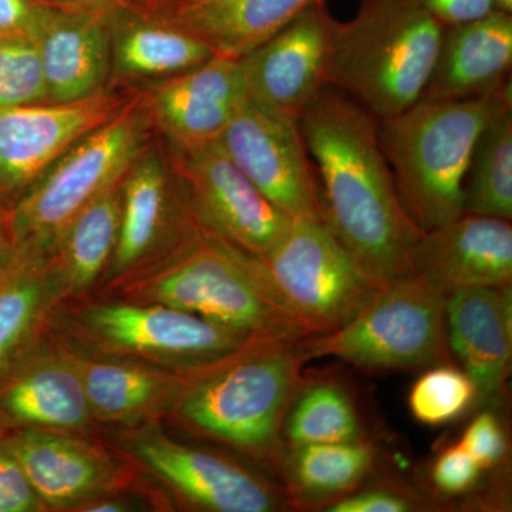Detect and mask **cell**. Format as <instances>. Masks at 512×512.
<instances>
[{"label": "cell", "instance_id": "obj_1", "mask_svg": "<svg viewBox=\"0 0 512 512\" xmlns=\"http://www.w3.org/2000/svg\"><path fill=\"white\" fill-rule=\"evenodd\" d=\"M377 127L376 116L330 86L299 120L323 222L369 274L392 282L410 275L423 231L404 208Z\"/></svg>", "mask_w": 512, "mask_h": 512}, {"label": "cell", "instance_id": "obj_2", "mask_svg": "<svg viewBox=\"0 0 512 512\" xmlns=\"http://www.w3.org/2000/svg\"><path fill=\"white\" fill-rule=\"evenodd\" d=\"M302 340L258 339L192 372L168 416L195 436L279 464L286 416L309 362Z\"/></svg>", "mask_w": 512, "mask_h": 512}, {"label": "cell", "instance_id": "obj_3", "mask_svg": "<svg viewBox=\"0 0 512 512\" xmlns=\"http://www.w3.org/2000/svg\"><path fill=\"white\" fill-rule=\"evenodd\" d=\"M103 296L161 303L259 338L313 336L275 301L258 256L201 225L170 254Z\"/></svg>", "mask_w": 512, "mask_h": 512}, {"label": "cell", "instance_id": "obj_4", "mask_svg": "<svg viewBox=\"0 0 512 512\" xmlns=\"http://www.w3.org/2000/svg\"><path fill=\"white\" fill-rule=\"evenodd\" d=\"M512 107L511 89L467 100H419L379 120L377 136L404 208L423 232L464 214V184L485 126Z\"/></svg>", "mask_w": 512, "mask_h": 512}, {"label": "cell", "instance_id": "obj_5", "mask_svg": "<svg viewBox=\"0 0 512 512\" xmlns=\"http://www.w3.org/2000/svg\"><path fill=\"white\" fill-rule=\"evenodd\" d=\"M50 333L82 355L141 360L187 373L262 339L161 303L117 296L63 303Z\"/></svg>", "mask_w": 512, "mask_h": 512}, {"label": "cell", "instance_id": "obj_6", "mask_svg": "<svg viewBox=\"0 0 512 512\" xmlns=\"http://www.w3.org/2000/svg\"><path fill=\"white\" fill-rule=\"evenodd\" d=\"M443 32L421 0H362L355 18L339 22L329 86L379 120L409 109L429 82Z\"/></svg>", "mask_w": 512, "mask_h": 512}, {"label": "cell", "instance_id": "obj_7", "mask_svg": "<svg viewBox=\"0 0 512 512\" xmlns=\"http://www.w3.org/2000/svg\"><path fill=\"white\" fill-rule=\"evenodd\" d=\"M151 124L143 96L64 151L10 207L18 247H52L62 229L90 202L120 183L150 146Z\"/></svg>", "mask_w": 512, "mask_h": 512}, {"label": "cell", "instance_id": "obj_8", "mask_svg": "<svg viewBox=\"0 0 512 512\" xmlns=\"http://www.w3.org/2000/svg\"><path fill=\"white\" fill-rule=\"evenodd\" d=\"M269 292L311 335H325L355 318L389 282L357 262L325 222L298 218L258 256Z\"/></svg>", "mask_w": 512, "mask_h": 512}, {"label": "cell", "instance_id": "obj_9", "mask_svg": "<svg viewBox=\"0 0 512 512\" xmlns=\"http://www.w3.org/2000/svg\"><path fill=\"white\" fill-rule=\"evenodd\" d=\"M446 296L424 279L389 282L342 328L302 340L309 360L333 356L362 369H429L448 359Z\"/></svg>", "mask_w": 512, "mask_h": 512}, {"label": "cell", "instance_id": "obj_10", "mask_svg": "<svg viewBox=\"0 0 512 512\" xmlns=\"http://www.w3.org/2000/svg\"><path fill=\"white\" fill-rule=\"evenodd\" d=\"M113 446L181 503L212 512L281 510L284 495L241 464L168 437L157 421L123 427Z\"/></svg>", "mask_w": 512, "mask_h": 512}, {"label": "cell", "instance_id": "obj_11", "mask_svg": "<svg viewBox=\"0 0 512 512\" xmlns=\"http://www.w3.org/2000/svg\"><path fill=\"white\" fill-rule=\"evenodd\" d=\"M170 153L148 146L121 181L119 239L97 289L107 295L183 244L198 227Z\"/></svg>", "mask_w": 512, "mask_h": 512}, {"label": "cell", "instance_id": "obj_12", "mask_svg": "<svg viewBox=\"0 0 512 512\" xmlns=\"http://www.w3.org/2000/svg\"><path fill=\"white\" fill-rule=\"evenodd\" d=\"M214 143L289 218L323 221L318 175L298 123L248 100Z\"/></svg>", "mask_w": 512, "mask_h": 512}, {"label": "cell", "instance_id": "obj_13", "mask_svg": "<svg viewBox=\"0 0 512 512\" xmlns=\"http://www.w3.org/2000/svg\"><path fill=\"white\" fill-rule=\"evenodd\" d=\"M136 96L107 89L69 103L0 109V205L12 207L64 151L119 116Z\"/></svg>", "mask_w": 512, "mask_h": 512}, {"label": "cell", "instance_id": "obj_14", "mask_svg": "<svg viewBox=\"0 0 512 512\" xmlns=\"http://www.w3.org/2000/svg\"><path fill=\"white\" fill-rule=\"evenodd\" d=\"M338 28L325 2L315 3L239 59L249 100L299 124L306 109L329 87Z\"/></svg>", "mask_w": 512, "mask_h": 512}, {"label": "cell", "instance_id": "obj_15", "mask_svg": "<svg viewBox=\"0 0 512 512\" xmlns=\"http://www.w3.org/2000/svg\"><path fill=\"white\" fill-rule=\"evenodd\" d=\"M202 228L254 256L265 255L292 218L276 208L215 143L171 150Z\"/></svg>", "mask_w": 512, "mask_h": 512}, {"label": "cell", "instance_id": "obj_16", "mask_svg": "<svg viewBox=\"0 0 512 512\" xmlns=\"http://www.w3.org/2000/svg\"><path fill=\"white\" fill-rule=\"evenodd\" d=\"M248 100L241 62L222 56L161 80L143 96L151 124L171 150L214 143Z\"/></svg>", "mask_w": 512, "mask_h": 512}, {"label": "cell", "instance_id": "obj_17", "mask_svg": "<svg viewBox=\"0 0 512 512\" xmlns=\"http://www.w3.org/2000/svg\"><path fill=\"white\" fill-rule=\"evenodd\" d=\"M97 426L73 353L49 336L0 383V431L89 436Z\"/></svg>", "mask_w": 512, "mask_h": 512}, {"label": "cell", "instance_id": "obj_18", "mask_svg": "<svg viewBox=\"0 0 512 512\" xmlns=\"http://www.w3.org/2000/svg\"><path fill=\"white\" fill-rule=\"evenodd\" d=\"M6 440L46 511L74 512L90 498L130 487L127 468L86 436L16 430Z\"/></svg>", "mask_w": 512, "mask_h": 512}, {"label": "cell", "instance_id": "obj_19", "mask_svg": "<svg viewBox=\"0 0 512 512\" xmlns=\"http://www.w3.org/2000/svg\"><path fill=\"white\" fill-rule=\"evenodd\" d=\"M410 275L420 276L446 298L468 288H504L512 281L511 221L463 214L423 232Z\"/></svg>", "mask_w": 512, "mask_h": 512}, {"label": "cell", "instance_id": "obj_20", "mask_svg": "<svg viewBox=\"0 0 512 512\" xmlns=\"http://www.w3.org/2000/svg\"><path fill=\"white\" fill-rule=\"evenodd\" d=\"M114 15L47 6L35 45L49 103L87 99L109 89Z\"/></svg>", "mask_w": 512, "mask_h": 512}, {"label": "cell", "instance_id": "obj_21", "mask_svg": "<svg viewBox=\"0 0 512 512\" xmlns=\"http://www.w3.org/2000/svg\"><path fill=\"white\" fill-rule=\"evenodd\" d=\"M66 302L50 249L23 245L0 268V383L50 335Z\"/></svg>", "mask_w": 512, "mask_h": 512}, {"label": "cell", "instance_id": "obj_22", "mask_svg": "<svg viewBox=\"0 0 512 512\" xmlns=\"http://www.w3.org/2000/svg\"><path fill=\"white\" fill-rule=\"evenodd\" d=\"M512 15L446 26L420 100H467L511 89Z\"/></svg>", "mask_w": 512, "mask_h": 512}, {"label": "cell", "instance_id": "obj_23", "mask_svg": "<svg viewBox=\"0 0 512 512\" xmlns=\"http://www.w3.org/2000/svg\"><path fill=\"white\" fill-rule=\"evenodd\" d=\"M70 352L97 426L123 429L168 416L192 375L141 360Z\"/></svg>", "mask_w": 512, "mask_h": 512}, {"label": "cell", "instance_id": "obj_24", "mask_svg": "<svg viewBox=\"0 0 512 512\" xmlns=\"http://www.w3.org/2000/svg\"><path fill=\"white\" fill-rule=\"evenodd\" d=\"M448 345L476 386L478 402L503 392L512 352L511 285L468 288L446 301Z\"/></svg>", "mask_w": 512, "mask_h": 512}, {"label": "cell", "instance_id": "obj_25", "mask_svg": "<svg viewBox=\"0 0 512 512\" xmlns=\"http://www.w3.org/2000/svg\"><path fill=\"white\" fill-rule=\"evenodd\" d=\"M319 2L325 0H177L165 19L200 39L215 56L242 59Z\"/></svg>", "mask_w": 512, "mask_h": 512}, {"label": "cell", "instance_id": "obj_26", "mask_svg": "<svg viewBox=\"0 0 512 512\" xmlns=\"http://www.w3.org/2000/svg\"><path fill=\"white\" fill-rule=\"evenodd\" d=\"M133 10L111 19V84L153 82L177 76L214 57V52L170 20L130 18Z\"/></svg>", "mask_w": 512, "mask_h": 512}, {"label": "cell", "instance_id": "obj_27", "mask_svg": "<svg viewBox=\"0 0 512 512\" xmlns=\"http://www.w3.org/2000/svg\"><path fill=\"white\" fill-rule=\"evenodd\" d=\"M121 181L84 207L49 248L67 302L94 295L109 269L119 239Z\"/></svg>", "mask_w": 512, "mask_h": 512}, {"label": "cell", "instance_id": "obj_28", "mask_svg": "<svg viewBox=\"0 0 512 512\" xmlns=\"http://www.w3.org/2000/svg\"><path fill=\"white\" fill-rule=\"evenodd\" d=\"M464 214L512 220V107L478 137L464 184Z\"/></svg>", "mask_w": 512, "mask_h": 512}, {"label": "cell", "instance_id": "obj_29", "mask_svg": "<svg viewBox=\"0 0 512 512\" xmlns=\"http://www.w3.org/2000/svg\"><path fill=\"white\" fill-rule=\"evenodd\" d=\"M292 447L285 460L289 483L315 497L352 490L375 463V448L360 440Z\"/></svg>", "mask_w": 512, "mask_h": 512}, {"label": "cell", "instance_id": "obj_30", "mask_svg": "<svg viewBox=\"0 0 512 512\" xmlns=\"http://www.w3.org/2000/svg\"><path fill=\"white\" fill-rule=\"evenodd\" d=\"M360 423L348 394L330 383H319L293 402L284 424L292 446L360 440Z\"/></svg>", "mask_w": 512, "mask_h": 512}, {"label": "cell", "instance_id": "obj_31", "mask_svg": "<svg viewBox=\"0 0 512 512\" xmlns=\"http://www.w3.org/2000/svg\"><path fill=\"white\" fill-rule=\"evenodd\" d=\"M476 400V386L464 370L446 363L429 367L416 380L409 394L414 419L437 427L456 419Z\"/></svg>", "mask_w": 512, "mask_h": 512}, {"label": "cell", "instance_id": "obj_32", "mask_svg": "<svg viewBox=\"0 0 512 512\" xmlns=\"http://www.w3.org/2000/svg\"><path fill=\"white\" fill-rule=\"evenodd\" d=\"M46 101L45 74L35 42L0 39V109Z\"/></svg>", "mask_w": 512, "mask_h": 512}, {"label": "cell", "instance_id": "obj_33", "mask_svg": "<svg viewBox=\"0 0 512 512\" xmlns=\"http://www.w3.org/2000/svg\"><path fill=\"white\" fill-rule=\"evenodd\" d=\"M35 488L10 448L6 433L0 436V512H45Z\"/></svg>", "mask_w": 512, "mask_h": 512}, {"label": "cell", "instance_id": "obj_34", "mask_svg": "<svg viewBox=\"0 0 512 512\" xmlns=\"http://www.w3.org/2000/svg\"><path fill=\"white\" fill-rule=\"evenodd\" d=\"M480 471L473 457L458 443L440 453L434 461L431 478L441 493L457 495L466 493L476 484Z\"/></svg>", "mask_w": 512, "mask_h": 512}, {"label": "cell", "instance_id": "obj_35", "mask_svg": "<svg viewBox=\"0 0 512 512\" xmlns=\"http://www.w3.org/2000/svg\"><path fill=\"white\" fill-rule=\"evenodd\" d=\"M481 470L495 466L505 453V437L494 414L485 412L468 424L460 441Z\"/></svg>", "mask_w": 512, "mask_h": 512}, {"label": "cell", "instance_id": "obj_36", "mask_svg": "<svg viewBox=\"0 0 512 512\" xmlns=\"http://www.w3.org/2000/svg\"><path fill=\"white\" fill-rule=\"evenodd\" d=\"M46 8L39 0H0V39L35 42Z\"/></svg>", "mask_w": 512, "mask_h": 512}, {"label": "cell", "instance_id": "obj_37", "mask_svg": "<svg viewBox=\"0 0 512 512\" xmlns=\"http://www.w3.org/2000/svg\"><path fill=\"white\" fill-rule=\"evenodd\" d=\"M441 25H460L495 12V0H421Z\"/></svg>", "mask_w": 512, "mask_h": 512}, {"label": "cell", "instance_id": "obj_38", "mask_svg": "<svg viewBox=\"0 0 512 512\" xmlns=\"http://www.w3.org/2000/svg\"><path fill=\"white\" fill-rule=\"evenodd\" d=\"M409 501L392 491L372 490L343 498L328 508L330 512H404L410 511Z\"/></svg>", "mask_w": 512, "mask_h": 512}, {"label": "cell", "instance_id": "obj_39", "mask_svg": "<svg viewBox=\"0 0 512 512\" xmlns=\"http://www.w3.org/2000/svg\"><path fill=\"white\" fill-rule=\"evenodd\" d=\"M140 505L131 495H126V490H116L90 498L74 512H127L138 510Z\"/></svg>", "mask_w": 512, "mask_h": 512}, {"label": "cell", "instance_id": "obj_40", "mask_svg": "<svg viewBox=\"0 0 512 512\" xmlns=\"http://www.w3.org/2000/svg\"><path fill=\"white\" fill-rule=\"evenodd\" d=\"M52 8L69 10H94V12L119 13L134 10L136 6L128 0H39Z\"/></svg>", "mask_w": 512, "mask_h": 512}, {"label": "cell", "instance_id": "obj_41", "mask_svg": "<svg viewBox=\"0 0 512 512\" xmlns=\"http://www.w3.org/2000/svg\"><path fill=\"white\" fill-rule=\"evenodd\" d=\"M18 248L10 220V208L0 205V268L16 254Z\"/></svg>", "mask_w": 512, "mask_h": 512}, {"label": "cell", "instance_id": "obj_42", "mask_svg": "<svg viewBox=\"0 0 512 512\" xmlns=\"http://www.w3.org/2000/svg\"><path fill=\"white\" fill-rule=\"evenodd\" d=\"M495 12L512 15V0H495Z\"/></svg>", "mask_w": 512, "mask_h": 512}, {"label": "cell", "instance_id": "obj_43", "mask_svg": "<svg viewBox=\"0 0 512 512\" xmlns=\"http://www.w3.org/2000/svg\"><path fill=\"white\" fill-rule=\"evenodd\" d=\"M128 2L133 3L134 6H150V8H154V6L160 5L161 0H128Z\"/></svg>", "mask_w": 512, "mask_h": 512}, {"label": "cell", "instance_id": "obj_44", "mask_svg": "<svg viewBox=\"0 0 512 512\" xmlns=\"http://www.w3.org/2000/svg\"><path fill=\"white\" fill-rule=\"evenodd\" d=\"M161 2H164V0H161ZM165 2L174 3V2H177V0H165Z\"/></svg>", "mask_w": 512, "mask_h": 512}, {"label": "cell", "instance_id": "obj_45", "mask_svg": "<svg viewBox=\"0 0 512 512\" xmlns=\"http://www.w3.org/2000/svg\"><path fill=\"white\" fill-rule=\"evenodd\" d=\"M2 434H5V433H3V431H0V436H2Z\"/></svg>", "mask_w": 512, "mask_h": 512}]
</instances>
